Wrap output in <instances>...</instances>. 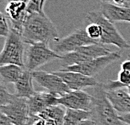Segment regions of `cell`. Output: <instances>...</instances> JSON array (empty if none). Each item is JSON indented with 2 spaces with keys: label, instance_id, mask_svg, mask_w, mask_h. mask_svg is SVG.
<instances>
[{
  "label": "cell",
  "instance_id": "cell-1",
  "mask_svg": "<svg viewBox=\"0 0 130 125\" xmlns=\"http://www.w3.org/2000/svg\"><path fill=\"white\" fill-rule=\"evenodd\" d=\"M25 43L32 44L36 42L58 41V32L53 23L46 16L45 12L30 13L25 20L21 32Z\"/></svg>",
  "mask_w": 130,
  "mask_h": 125
},
{
  "label": "cell",
  "instance_id": "cell-2",
  "mask_svg": "<svg viewBox=\"0 0 130 125\" xmlns=\"http://www.w3.org/2000/svg\"><path fill=\"white\" fill-rule=\"evenodd\" d=\"M93 88L92 105L90 113L91 118L95 125H124L125 123L119 119V115L111 105L104 89L103 83Z\"/></svg>",
  "mask_w": 130,
  "mask_h": 125
},
{
  "label": "cell",
  "instance_id": "cell-3",
  "mask_svg": "<svg viewBox=\"0 0 130 125\" xmlns=\"http://www.w3.org/2000/svg\"><path fill=\"white\" fill-rule=\"evenodd\" d=\"M24 55L25 41L21 33L11 28L5 40L4 48L0 53V65L16 64L25 67Z\"/></svg>",
  "mask_w": 130,
  "mask_h": 125
},
{
  "label": "cell",
  "instance_id": "cell-4",
  "mask_svg": "<svg viewBox=\"0 0 130 125\" xmlns=\"http://www.w3.org/2000/svg\"><path fill=\"white\" fill-rule=\"evenodd\" d=\"M86 18L91 23H95L101 26L102 34L100 38V43L112 44L122 50L130 48L128 42L122 36L113 23L106 19L101 12H90L87 14Z\"/></svg>",
  "mask_w": 130,
  "mask_h": 125
},
{
  "label": "cell",
  "instance_id": "cell-5",
  "mask_svg": "<svg viewBox=\"0 0 130 125\" xmlns=\"http://www.w3.org/2000/svg\"><path fill=\"white\" fill-rule=\"evenodd\" d=\"M26 51V60L25 66L30 71H36V69L55 59H62L59 55L48 46L45 42H36L29 44Z\"/></svg>",
  "mask_w": 130,
  "mask_h": 125
},
{
  "label": "cell",
  "instance_id": "cell-6",
  "mask_svg": "<svg viewBox=\"0 0 130 125\" xmlns=\"http://www.w3.org/2000/svg\"><path fill=\"white\" fill-rule=\"evenodd\" d=\"M120 58L121 54L118 52H111L108 55L99 57L96 58H92L89 61L82 63L80 64L63 67L62 69L65 70V71L81 73V74L87 75V76L94 77L95 74L102 71L108 65L120 59Z\"/></svg>",
  "mask_w": 130,
  "mask_h": 125
},
{
  "label": "cell",
  "instance_id": "cell-7",
  "mask_svg": "<svg viewBox=\"0 0 130 125\" xmlns=\"http://www.w3.org/2000/svg\"><path fill=\"white\" fill-rule=\"evenodd\" d=\"M0 112L5 114L14 125H27L31 116L27 99L15 95L9 103L0 106Z\"/></svg>",
  "mask_w": 130,
  "mask_h": 125
},
{
  "label": "cell",
  "instance_id": "cell-8",
  "mask_svg": "<svg viewBox=\"0 0 130 125\" xmlns=\"http://www.w3.org/2000/svg\"><path fill=\"white\" fill-rule=\"evenodd\" d=\"M95 43H99V41L91 39L88 36L85 29L80 28L69 34L66 37L59 39L58 41H56L55 46H54V51L57 53H62L63 55L65 53L76 51L82 46Z\"/></svg>",
  "mask_w": 130,
  "mask_h": 125
},
{
  "label": "cell",
  "instance_id": "cell-9",
  "mask_svg": "<svg viewBox=\"0 0 130 125\" xmlns=\"http://www.w3.org/2000/svg\"><path fill=\"white\" fill-rule=\"evenodd\" d=\"M31 74L34 80L37 82L41 87L47 90L48 92L60 96L71 91L63 80L54 73L36 70L32 71Z\"/></svg>",
  "mask_w": 130,
  "mask_h": 125
},
{
  "label": "cell",
  "instance_id": "cell-10",
  "mask_svg": "<svg viewBox=\"0 0 130 125\" xmlns=\"http://www.w3.org/2000/svg\"><path fill=\"white\" fill-rule=\"evenodd\" d=\"M58 103L66 108L90 112L92 96L82 90H71L69 93L58 96Z\"/></svg>",
  "mask_w": 130,
  "mask_h": 125
},
{
  "label": "cell",
  "instance_id": "cell-11",
  "mask_svg": "<svg viewBox=\"0 0 130 125\" xmlns=\"http://www.w3.org/2000/svg\"><path fill=\"white\" fill-rule=\"evenodd\" d=\"M53 73L60 77L71 90H83L87 87H95L99 84L94 77L87 76L81 73L65 71L63 69Z\"/></svg>",
  "mask_w": 130,
  "mask_h": 125
},
{
  "label": "cell",
  "instance_id": "cell-12",
  "mask_svg": "<svg viewBox=\"0 0 130 125\" xmlns=\"http://www.w3.org/2000/svg\"><path fill=\"white\" fill-rule=\"evenodd\" d=\"M5 12L11 21V28L21 33L25 20L28 14L27 3L21 0L7 2Z\"/></svg>",
  "mask_w": 130,
  "mask_h": 125
},
{
  "label": "cell",
  "instance_id": "cell-13",
  "mask_svg": "<svg viewBox=\"0 0 130 125\" xmlns=\"http://www.w3.org/2000/svg\"><path fill=\"white\" fill-rule=\"evenodd\" d=\"M58 95L50 92H36L27 99L31 115H38L49 106L58 105Z\"/></svg>",
  "mask_w": 130,
  "mask_h": 125
},
{
  "label": "cell",
  "instance_id": "cell-14",
  "mask_svg": "<svg viewBox=\"0 0 130 125\" xmlns=\"http://www.w3.org/2000/svg\"><path fill=\"white\" fill-rule=\"evenodd\" d=\"M106 96L115 110L120 114L130 113V95L123 89L106 90Z\"/></svg>",
  "mask_w": 130,
  "mask_h": 125
},
{
  "label": "cell",
  "instance_id": "cell-15",
  "mask_svg": "<svg viewBox=\"0 0 130 125\" xmlns=\"http://www.w3.org/2000/svg\"><path fill=\"white\" fill-rule=\"evenodd\" d=\"M101 12L111 22L125 21L130 23V8L122 7L111 4L102 3Z\"/></svg>",
  "mask_w": 130,
  "mask_h": 125
},
{
  "label": "cell",
  "instance_id": "cell-16",
  "mask_svg": "<svg viewBox=\"0 0 130 125\" xmlns=\"http://www.w3.org/2000/svg\"><path fill=\"white\" fill-rule=\"evenodd\" d=\"M33 76L31 74V71L28 70L25 68L24 73L20 78L19 80L14 83V90L15 93L14 95L18 97L22 98H30L36 93V90L33 86Z\"/></svg>",
  "mask_w": 130,
  "mask_h": 125
},
{
  "label": "cell",
  "instance_id": "cell-17",
  "mask_svg": "<svg viewBox=\"0 0 130 125\" xmlns=\"http://www.w3.org/2000/svg\"><path fill=\"white\" fill-rule=\"evenodd\" d=\"M25 69V67L16 64L0 65V76L5 83H16Z\"/></svg>",
  "mask_w": 130,
  "mask_h": 125
},
{
  "label": "cell",
  "instance_id": "cell-18",
  "mask_svg": "<svg viewBox=\"0 0 130 125\" xmlns=\"http://www.w3.org/2000/svg\"><path fill=\"white\" fill-rule=\"evenodd\" d=\"M66 107L62 105H55L49 106L38 114L39 117L46 121H53L58 125H63Z\"/></svg>",
  "mask_w": 130,
  "mask_h": 125
},
{
  "label": "cell",
  "instance_id": "cell-19",
  "mask_svg": "<svg viewBox=\"0 0 130 125\" xmlns=\"http://www.w3.org/2000/svg\"><path fill=\"white\" fill-rule=\"evenodd\" d=\"M76 51L79 52L90 58H96L99 57H102L108 55L111 53L110 49L106 48L104 44L101 43H95V44H90V45L82 46L77 49Z\"/></svg>",
  "mask_w": 130,
  "mask_h": 125
},
{
  "label": "cell",
  "instance_id": "cell-20",
  "mask_svg": "<svg viewBox=\"0 0 130 125\" xmlns=\"http://www.w3.org/2000/svg\"><path fill=\"white\" fill-rule=\"evenodd\" d=\"M90 118H91L90 112L66 108L63 125H78L83 120Z\"/></svg>",
  "mask_w": 130,
  "mask_h": 125
},
{
  "label": "cell",
  "instance_id": "cell-21",
  "mask_svg": "<svg viewBox=\"0 0 130 125\" xmlns=\"http://www.w3.org/2000/svg\"><path fill=\"white\" fill-rule=\"evenodd\" d=\"M62 56H63V58H62L61 60H62V63H63V67L80 64H82V63L87 62L90 60V59H92L78 51L65 53Z\"/></svg>",
  "mask_w": 130,
  "mask_h": 125
},
{
  "label": "cell",
  "instance_id": "cell-22",
  "mask_svg": "<svg viewBox=\"0 0 130 125\" xmlns=\"http://www.w3.org/2000/svg\"><path fill=\"white\" fill-rule=\"evenodd\" d=\"M85 30H86L88 36H89L90 38L100 42V38L101 36V34H102V31H101V26L98 24L90 23V24L85 28Z\"/></svg>",
  "mask_w": 130,
  "mask_h": 125
},
{
  "label": "cell",
  "instance_id": "cell-23",
  "mask_svg": "<svg viewBox=\"0 0 130 125\" xmlns=\"http://www.w3.org/2000/svg\"><path fill=\"white\" fill-rule=\"evenodd\" d=\"M46 0H30L27 4V13H42Z\"/></svg>",
  "mask_w": 130,
  "mask_h": 125
},
{
  "label": "cell",
  "instance_id": "cell-24",
  "mask_svg": "<svg viewBox=\"0 0 130 125\" xmlns=\"http://www.w3.org/2000/svg\"><path fill=\"white\" fill-rule=\"evenodd\" d=\"M14 94H11L2 81H0V106L6 105L12 100Z\"/></svg>",
  "mask_w": 130,
  "mask_h": 125
},
{
  "label": "cell",
  "instance_id": "cell-25",
  "mask_svg": "<svg viewBox=\"0 0 130 125\" xmlns=\"http://www.w3.org/2000/svg\"><path fill=\"white\" fill-rule=\"evenodd\" d=\"M10 32V29L8 24L7 18L4 16V14L0 12V36L7 37Z\"/></svg>",
  "mask_w": 130,
  "mask_h": 125
},
{
  "label": "cell",
  "instance_id": "cell-26",
  "mask_svg": "<svg viewBox=\"0 0 130 125\" xmlns=\"http://www.w3.org/2000/svg\"><path fill=\"white\" fill-rule=\"evenodd\" d=\"M101 1L105 4H111L117 5V6L130 8V0H101Z\"/></svg>",
  "mask_w": 130,
  "mask_h": 125
},
{
  "label": "cell",
  "instance_id": "cell-27",
  "mask_svg": "<svg viewBox=\"0 0 130 125\" xmlns=\"http://www.w3.org/2000/svg\"><path fill=\"white\" fill-rule=\"evenodd\" d=\"M0 125H14L8 117L0 112Z\"/></svg>",
  "mask_w": 130,
  "mask_h": 125
},
{
  "label": "cell",
  "instance_id": "cell-28",
  "mask_svg": "<svg viewBox=\"0 0 130 125\" xmlns=\"http://www.w3.org/2000/svg\"><path fill=\"white\" fill-rule=\"evenodd\" d=\"M119 119L123 122L125 124L130 125V113H123L119 114Z\"/></svg>",
  "mask_w": 130,
  "mask_h": 125
},
{
  "label": "cell",
  "instance_id": "cell-29",
  "mask_svg": "<svg viewBox=\"0 0 130 125\" xmlns=\"http://www.w3.org/2000/svg\"><path fill=\"white\" fill-rule=\"evenodd\" d=\"M78 125H95V123L91 118H88V119H85V120H83L82 122H80Z\"/></svg>",
  "mask_w": 130,
  "mask_h": 125
},
{
  "label": "cell",
  "instance_id": "cell-30",
  "mask_svg": "<svg viewBox=\"0 0 130 125\" xmlns=\"http://www.w3.org/2000/svg\"><path fill=\"white\" fill-rule=\"evenodd\" d=\"M46 125H58L53 121H46Z\"/></svg>",
  "mask_w": 130,
  "mask_h": 125
},
{
  "label": "cell",
  "instance_id": "cell-31",
  "mask_svg": "<svg viewBox=\"0 0 130 125\" xmlns=\"http://www.w3.org/2000/svg\"><path fill=\"white\" fill-rule=\"evenodd\" d=\"M127 88H128V94H129V95H130V85H129V86H128V87H127Z\"/></svg>",
  "mask_w": 130,
  "mask_h": 125
},
{
  "label": "cell",
  "instance_id": "cell-32",
  "mask_svg": "<svg viewBox=\"0 0 130 125\" xmlns=\"http://www.w3.org/2000/svg\"><path fill=\"white\" fill-rule=\"evenodd\" d=\"M21 1H24V2H25V3H27V4H28V2H29V1H30V0H21Z\"/></svg>",
  "mask_w": 130,
  "mask_h": 125
},
{
  "label": "cell",
  "instance_id": "cell-33",
  "mask_svg": "<svg viewBox=\"0 0 130 125\" xmlns=\"http://www.w3.org/2000/svg\"><path fill=\"white\" fill-rule=\"evenodd\" d=\"M9 1H14V0H7V2H9Z\"/></svg>",
  "mask_w": 130,
  "mask_h": 125
},
{
  "label": "cell",
  "instance_id": "cell-34",
  "mask_svg": "<svg viewBox=\"0 0 130 125\" xmlns=\"http://www.w3.org/2000/svg\"><path fill=\"white\" fill-rule=\"evenodd\" d=\"M2 2V0H0V3H1Z\"/></svg>",
  "mask_w": 130,
  "mask_h": 125
},
{
  "label": "cell",
  "instance_id": "cell-35",
  "mask_svg": "<svg viewBox=\"0 0 130 125\" xmlns=\"http://www.w3.org/2000/svg\"><path fill=\"white\" fill-rule=\"evenodd\" d=\"M124 125H128V124H124Z\"/></svg>",
  "mask_w": 130,
  "mask_h": 125
},
{
  "label": "cell",
  "instance_id": "cell-36",
  "mask_svg": "<svg viewBox=\"0 0 130 125\" xmlns=\"http://www.w3.org/2000/svg\"><path fill=\"white\" fill-rule=\"evenodd\" d=\"M129 42H130V41H129Z\"/></svg>",
  "mask_w": 130,
  "mask_h": 125
}]
</instances>
